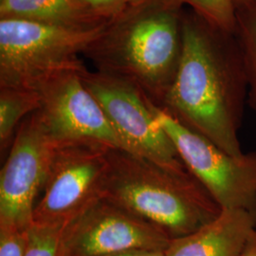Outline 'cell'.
<instances>
[{"label":"cell","mask_w":256,"mask_h":256,"mask_svg":"<svg viewBox=\"0 0 256 256\" xmlns=\"http://www.w3.org/2000/svg\"><path fill=\"white\" fill-rule=\"evenodd\" d=\"M162 229L104 198L92 204L63 230L60 256H108L132 248L165 250Z\"/></svg>","instance_id":"obj_9"},{"label":"cell","mask_w":256,"mask_h":256,"mask_svg":"<svg viewBox=\"0 0 256 256\" xmlns=\"http://www.w3.org/2000/svg\"><path fill=\"white\" fill-rule=\"evenodd\" d=\"M102 198L182 238L221 212L190 171H176L126 150L110 148Z\"/></svg>","instance_id":"obj_3"},{"label":"cell","mask_w":256,"mask_h":256,"mask_svg":"<svg viewBox=\"0 0 256 256\" xmlns=\"http://www.w3.org/2000/svg\"><path fill=\"white\" fill-rule=\"evenodd\" d=\"M55 146L36 111L21 122L1 169L0 225L23 230L32 226Z\"/></svg>","instance_id":"obj_8"},{"label":"cell","mask_w":256,"mask_h":256,"mask_svg":"<svg viewBox=\"0 0 256 256\" xmlns=\"http://www.w3.org/2000/svg\"><path fill=\"white\" fill-rule=\"evenodd\" d=\"M66 226L32 223L28 229V244L25 256H60V242Z\"/></svg>","instance_id":"obj_16"},{"label":"cell","mask_w":256,"mask_h":256,"mask_svg":"<svg viewBox=\"0 0 256 256\" xmlns=\"http://www.w3.org/2000/svg\"><path fill=\"white\" fill-rule=\"evenodd\" d=\"M108 256H166V254H165V250H160L132 248V250H122V252Z\"/></svg>","instance_id":"obj_19"},{"label":"cell","mask_w":256,"mask_h":256,"mask_svg":"<svg viewBox=\"0 0 256 256\" xmlns=\"http://www.w3.org/2000/svg\"><path fill=\"white\" fill-rule=\"evenodd\" d=\"M110 148L93 142L56 144L32 223L68 225L102 198Z\"/></svg>","instance_id":"obj_6"},{"label":"cell","mask_w":256,"mask_h":256,"mask_svg":"<svg viewBox=\"0 0 256 256\" xmlns=\"http://www.w3.org/2000/svg\"><path fill=\"white\" fill-rule=\"evenodd\" d=\"M240 256H256V229L250 234Z\"/></svg>","instance_id":"obj_20"},{"label":"cell","mask_w":256,"mask_h":256,"mask_svg":"<svg viewBox=\"0 0 256 256\" xmlns=\"http://www.w3.org/2000/svg\"><path fill=\"white\" fill-rule=\"evenodd\" d=\"M90 16L101 22H110L122 16L128 6L124 0H77Z\"/></svg>","instance_id":"obj_18"},{"label":"cell","mask_w":256,"mask_h":256,"mask_svg":"<svg viewBox=\"0 0 256 256\" xmlns=\"http://www.w3.org/2000/svg\"><path fill=\"white\" fill-rule=\"evenodd\" d=\"M250 1H252V0H234V4H236V7L238 6V5H241V4L250 2Z\"/></svg>","instance_id":"obj_22"},{"label":"cell","mask_w":256,"mask_h":256,"mask_svg":"<svg viewBox=\"0 0 256 256\" xmlns=\"http://www.w3.org/2000/svg\"><path fill=\"white\" fill-rule=\"evenodd\" d=\"M151 108L184 164L221 210L256 212V152L230 155L155 102H151Z\"/></svg>","instance_id":"obj_5"},{"label":"cell","mask_w":256,"mask_h":256,"mask_svg":"<svg viewBox=\"0 0 256 256\" xmlns=\"http://www.w3.org/2000/svg\"><path fill=\"white\" fill-rule=\"evenodd\" d=\"M108 23L88 28L58 27L20 19H0V88L38 90L66 72H82L79 58Z\"/></svg>","instance_id":"obj_4"},{"label":"cell","mask_w":256,"mask_h":256,"mask_svg":"<svg viewBox=\"0 0 256 256\" xmlns=\"http://www.w3.org/2000/svg\"><path fill=\"white\" fill-rule=\"evenodd\" d=\"M1 18L76 28L98 27L108 23L93 18L77 0H0Z\"/></svg>","instance_id":"obj_12"},{"label":"cell","mask_w":256,"mask_h":256,"mask_svg":"<svg viewBox=\"0 0 256 256\" xmlns=\"http://www.w3.org/2000/svg\"><path fill=\"white\" fill-rule=\"evenodd\" d=\"M236 8L234 34L244 66L248 101L256 113V0Z\"/></svg>","instance_id":"obj_14"},{"label":"cell","mask_w":256,"mask_h":256,"mask_svg":"<svg viewBox=\"0 0 256 256\" xmlns=\"http://www.w3.org/2000/svg\"><path fill=\"white\" fill-rule=\"evenodd\" d=\"M247 90L234 34L182 14V52L162 106L184 126L230 155L243 154L238 137Z\"/></svg>","instance_id":"obj_1"},{"label":"cell","mask_w":256,"mask_h":256,"mask_svg":"<svg viewBox=\"0 0 256 256\" xmlns=\"http://www.w3.org/2000/svg\"><path fill=\"white\" fill-rule=\"evenodd\" d=\"M28 229L0 225V256H26L28 244Z\"/></svg>","instance_id":"obj_17"},{"label":"cell","mask_w":256,"mask_h":256,"mask_svg":"<svg viewBox=\"0 0 256 256\" xmlns=\"http://www.w3.org/2000/svg\"><path fill=\"white\" fill-rule=\"evenodd\" d=\"M178 9L189 6L206 23L220 32L234 34L236 30V4L234 0H165Z\"/></svg>","instance_id":"obj_15"},{"label":"cell","mask_w":256,"mask_h":256,"mask_svg":"<svg viewBox=\"0 0 256 256\" xmlns=\"http://www.w3.org/2000/svg\"><path fill=\"white\" fill-rule=\"evenodd\" d=\"M182 52V12L148 0L113 21L84 54L97 70L124 78L162 106Z\"/></svg>","instance_id":"obj_2"},{"label":"cell","mask_w":256,"mask_h":256,"mask_svg":"<svg viewBox=\"0 0 256 256\" xmlns=\"http://www.w3.org/2000/svg\"><path fill=\"white\" fill-rule=\"evenodd\" d=\"M80 72L58 74L37 90L41 104L36 113L46 132L55 144L93 142L126 150Z\"/></svg>","instance_id":"obj_10"},{"label":"cell","mask_w":256,"mask_h":256,"mask_svg":"<svg viewBox=\"0 0 256 256\" xmlns=\"http://www.w3.org/2000/svg\"><path fill=\"white\" fill-rule=\"evenodd\" d=\"M80 76L128 152L172 170L189 171L173 142L156 122L152 100L136 84L116 75L88 68Z\"/></svg>","instance_id":"obj_7"},{"label":"cell","mask_w":256,"mask_h":256,"mask_svg":"<svg viewBox=\"0 0 256 256\" xmlns=\"http://www.w3.org/2000/svg\"><path fill=\"white\" fill-rule=\"evenodd\" d=\"M126 5L128 6V8H131V7H135L138 5H140L144 2H146L148 0H124Z\"/></svg>","instance_id":"obj_21"},{"label":"cell","mask_w":256,"mask_h":256,"mask_svg":"<svg viewBox=\"0 0 256 256\" xmlns=\"http://www.w3.org/2000/svg\"><path fill=\"white\" fill-rule=\"evenodd\" d=\"M256 229V212L221 210L202 228L172 238L166 256H240L248 238Z\"/></svg>","instance_id":"obj_11"},{"label":"cell","mask_w":256,"mask_h":256,"mask_svg":"<svg viewBox=\"0 0 256 256\" xmlns=\"http://www.w3.org/2000/svg\"><path fill=\"white\" fill-rule=\"evenodd\" d=\"M40 94L18 88H0V146L5 151L24 120L39 110Z\"/></svg>","instance_id":"obj_13"}]
</instances>
